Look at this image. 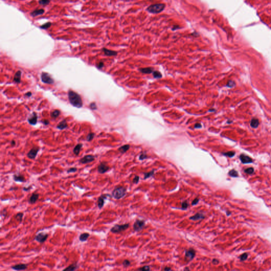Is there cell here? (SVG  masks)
I'll use <instances>...</instances> for the list:
<instances>
[{
  "label": "cell",
  "mask_w": 271,
  "mask_h": 271,
  "mask_svg": "<svg viewBox=\"0 0 271 271\" xmlns=\"http://www.w3.org/2000/svg\"><path fill=\"white\" fill-rule=\"evenodd\" d=\"M27 268V265L25 264H19L12 266V269L17 271H23Z\"/></svg>",
  "instance_id": "obj_16"
},
{
  "label": "cell",
  "mask_w": 271,
  "mask_h": 271,
  "mask_svg": "<svg viewBox=\"0 0 271 271\" xmlns=\"http://www.w3.org/2000/svg\"><path fill=\"white\" fill-rule=\"evenodd\" d=\"M140 72L144 74H150L154 72V69L152 67H147L141 68L139 70Z\"/></svg>",
  "instance_id": "obj_24"
},
{
  "label": "cell",
  "mask_w": 271,
  "mask_h": 271,
  "mask_svg": "<svg viewBox=\"0 0 271 271\" xmlns=\"http://www.w3.org/2000/svg\"><path fill=\"white\" fill-rule=\"evenodd\" d=\"M137 271H150V267L149 265H145L139 268Z\"/></svg>",
  "instance_id": "obj_31"
},
{
  "label": "cell",
  "mask_w": 271,
  "mask_h": 271,
  "mask_svg": "<svg viewBox=\"0 0 271 271\" xmlns=\"http://www.w3.org/2000/svg\"><path fill=\"white\" fill-rule=\"evenodd\" d=\"M129 148H130V146L129 145H125L119 148L118 150L121 153H124L125 152H126L129 149Z\"/></svg>",
  "instance_id": "obj_28"
},
{
  "label": "cell",
  "mask_w": 271,
  "mask_h": 271,
  "mask_svg": "<svg viewBox=\"0 0 271 271\" xmlns=\"http://www.w3.org/2000/svg\"><path fill=\"white\" fill-rule=\"evenodd\" d=\"M41 78L42 82L46 84H52L54 83V79L51 77L49 74L47 73L42 72L41 75Z\"/></svg>",
  "instance_id": "obj_6"
},
{
  "label": "cell",
  "mask_w": 271,
  "mask_h": 271,
  "mask_svg": "<svg viewBox=\"0 0 271 271\" xmlns=\"http://www.w3.org/2000/svg\"><path fill=\"white\" fill-rule=\"evenodd\" d=\"M224 155L225 156H227L229 157H232L235 155V152H233V151H230V152H228L225 153H224Z\"/></svg>",
  "instance_id": "obj_36"
},
{
  "label": "cell",
  "mask_w": 271,
  "mask_h": 271,
  "mask_svg": "<svg viewBox=\"0 0 271 271\" xmlns=\"http://www.w3.org/2000/svg\"><path fill=\"white\" fill-rule=\"evenodd\" d=\"M90 236V234L88 233H83L79 236V240L82 242H84L86 241L88 238V237Z\"/></svg>",
  "instance_id": "obj_27"
},
{
  "label": "cell",
  "mask_w": 271,
  "mask_h": 271,
  "mask_svg": "<svg viewBox=\"0 0 271 271\" xmlns=\"http://www.w3.org/2000/svg\"><path fill=\"white\" fill-rule=\"evenodd\" d=\"M108 195V194H103L101 195L99 198L98 200V205L99 209H101V208L103 207L104 204V200L107 199V196Z\"/></svg>",
  "instance_id": "obj_14"
},
{
  "label": "cell",
  "mask_w": 271,
  "mask_h": 271,
  "mask_svg": "<svg viewBox=\"0 0 271 271\" xmlns=\"http://www.w3.org/2000/svg\"><path fill=\"white\" fill-rule=\"evenodd\" d=\"M13 179L15 182H24L25 181L24 177L22 175L19 174H17L14 175Z\"/></svg>",
  "instance_id": "obj_18"
},
{
  "label": "cell",
  "mask_w": 271,
  "mask_h": 271,
  "mask_svg": "<svg viewBox=\"0 0 271 271\" xmlns=\"http://www.w3.org/2000/svg\"><path fill=\"white\" fill-rule=\"evenodd\" d=\"M42 122H43L44 124H45V125H48V124H49V121L48 120H44Z\"/></svg>",
  "instance_id": "obj_53"
},
{
  "label": "cell",
  "mask_w": 271,
  "mask_h": 271,
  "mask_svg": "<svg viewBox=\"0 0 271 271\" xmlns=\"http://www.w3.org/2000/svg\"><path fill=\"white\" fill-rule=\"evenodd\" d=\"M37 115L36 113L33 112L32 115H31L30 117L28 118V121L29 123L31 125H35L36 124L37 122Z\"/></svg>",
  "instance_id": "obj_15"
},
{
  "label": "cell",
  "mask_w": 271,
  "mask_h": 271,
  "mask_svg": "<svg viewBox=\"0 0 271 271\" xmlns=\"http://www.w3.org/2000/svg\"><path fill=\"white\" fill-rule=\"evenodd\" d=\"M21 71H18L15 75L13 78V81L16 83H20L21 82Z\"/></svg>",
  "instance_id": "obj_22"
},
{
  "label": "cell",
  "mask_w": 271,
  "mask_h": 271,
  "mask_svg": "<svg viewBox=\"0 0 271 271\" xmlns=\"http://www.w3.org/2000/svg\"><path fill=\"white\" fill-rule=\"evenodd\" d=\"M129 227V224L123 225H116L111 229V232L115 233H118L127 230Z\"/></svg>",
  "instance_id": "obj_4"
},
{
  "label": "cell",
  "mask_w": 271,
  "mask_h": 271,
  "mask_svg": "<svg viewBox=\"0 0 271 271\" xmlns=\"http://www.w3.org/2000/svg\"><path fill=\"white\" fill-rule=\"evenodd\" d=\"M51 22H48L46 23H45V24H44L41 25V26L40 27V28H41V29H43L46 30V29H48V28H49L51 27Z\"/></svg>",
  "instance_id": "obj_33"
},
{
  "label": "cell",
  "mask_w": 271,
  "mask_h": 271,
  "mask_svg": "<svg viewBox=\"0 0 271 271\" xmlns=\"http://www.w3.org/2000/svg\"><path fill=\"white\" fill-rule=\"evenodd\" d=\"M131 264V262L130 261L128 260V259H125L122 262V265H124V267H127L128 266H129Z\"/></svg>",
  "instance_id": "obj_38"
},
{
  "label": "cell",
  "mask_w": 271,
  "mask_h": 271,
  "mask_svg": "<svg viewBox=\"0 0 271 271\" xmlns=\"http://www.w3.org/2000/svg\"><path fill=\"white\" fill-rule=\"evenodd\" d=\"M23 216V214L22 213H18L16 216H15V218L17 220L19 221L20 222H21L22 220Z\"/></svg>",
  "instance_id": "obj_35"
},
{
  "label": "cell",
  "mask_w": 271,
  "mask_h": 271,
  "mask_svg": "<svg viewBox=\"0 0 271 271\" xmlns=\"http://www.w3.org/2000/svg\"><path fill=\"white\" fill-rule=\"evenodd\" d=\"M109 170V167L108 166V165L105 163H101L99 165L98 167V172L101 174H104L106 173L107 171Z\"/></svg>",
  "instance_id": "obj_11"
},
{
  "label": "cell",
  "mask_w": 271,
  "mask_h": 271,
  "mask_svg": "<svg viewBox=\"0 0 271 271\" xmlns=\"http://www.w3.org/2000/svg\"><path fill=\"white\" fill-rule=\"evenodd\" d=\"M60 113H61V112H60V111L58 110H54V111H53V112L51 113V118H57L58 116H59Z\"/></svg>",
  "instance_id": "obj_29"
},
{
  "label": "cell",
  "mask_w": 271,
  "mask_h": 271,
  "mask_svg": "<svg viewBox=\"0 0 271 271\" xmlns=\"http://www.w3.org/2000/svg\"><path fill=\"white\" fill-rule=\"evenodd\" d=\"M94 158H95L94 156L93 155H86V156H85L84 157H83L80 159V160H79V163L83 164L90 163L94 161L95 159Z\"/></svg>",
  "instance_id": "obj_9"
},
{
  "label": "cell",
  "mask_w": 271,
  "mask_h": 271,
  "mask_svg": "<svg viewBox=\"0 0 271 271\" xmlns=\"http://www.w3.org/2000/svg\"><path fill=\"white\" fill-rule=\"evenodd\" d=\"M102 50H103V53L105 54V55L108 56H116L118 54V53L116 51L111 50H110V49H107V48H103Z\"/></svg>",
  "instance_id": "obj_17"
},
{
  "label": "cell",
  "mask_w": 271,
  "mask_h": 271,
  "mask_svg": "<svg viewBox=\"0 0 271 271\" xmlns=\"http://www.w3.org/2000/svg\"><path fill=\"white\" fill-rule=\"evenodd\" d=\"M245 172L248 174H252L254 172V169L253 167H249L245 170Z\"/></svg>",
  "instance_id": "obj_37"
},
{
  "label": "cell",
  "mask_w": 271,
  "mask_h": 271,
  "mask_svg": "<svg viewBox=\"0 0 271 271\" xmlns=\"http://www.w3.org/2000/svg\"><path fill=\"white\" fill-rule=\"evenodd\" d=\"M196 252L193 248H190L189 249L185 250V258L187 259L188 261H191L195 257Z\"/></svg>",
  "instance_id": "obj_5"
},
{
  "label": "cell",
  "mask_w": 271,
  "mask_h": 271,
  "mask_svg": "<svg viewBox=\"0 0 271 271\" xmlns=\"http://www.w3.org/2000/svg\"><path fill=\"white\" fill-rule=\"evenodd\" d=\"M11 145H12V146H15V140H12L11 141Z\"/></svg>",
  "instance_id": "obj_56"
},
{
  "label": "cell",
  "mask_w": 271,
  "mask_h": 271,
  "mask_svg": "<svg viewBox=\"0 0 271 271\" xmlns=\"http://www.w3.org/2000/svg\"><path fill=\"white\" fill-rule=\"evenodd\" d=\"M204 218H205V216L203 214H202L201 213H197L194 216H191L189 219L190 220L193 221H198L200 220H202V219H203Z\"/></svg>",
  "instance_id": "obj_13"
},
{
  "label": "cell",
  "mask_w": 271,
  "mask_h": 271,
  "mask_svg": "<svg viewBox=\"0 0 271 271\" xmlns=\"http://www.w3.org/2000/svg\"><path fill=\"white\" fill-rule=\"evenodd\" d=\"M259 120L256 118H253L250 121V126L253 128H257L259 125Z\"/></svg>",
  "instance_id": "obj_25"
},
{
  "label": "cell",
  "mask_w": 271,
  "mask_h": 271,
  "mask_svg": "<svg viewBox=\"0 0 271 271\" xmlns=\"http://www.w3.org/2000/svg\"><path fill=\"white\" fill-rule=\"evenodd\" d=\"M76 170H77V169H76V168H75V167L70 168V169H69L67 170V173H74V172H76Z\"/></svg>",
  "instance_id": "obj_44"
},
{
  "label": "cell",
  "mask_w": 271,
  "mask_h": 271,
  "mask_svg": "<svg viewBox=\"0 0 271 271\" xmlns=\"http://www.w3.org/2000/svg\"><path fill=\"white\" fill-rule=\"evenodd\" d=\"M199 201V198H195V199L194 200L192 201V205H196V204H197V203H198Z\"/></svg>",
  "instance_id": "obj_48"
},
{
  "label": "cell",
  "mask_w": 271,
  "mask_h": 271,
  "mask_svg": "<svg viewBox=\"0 0 271 271\" xmlns=\"http://www.w3.org/2000/svg\"><path fill=\"white\" fill-rule=\"evenodd\" d=\"M95 136V133H88L87 137H86V140L87 141H92V140L93 139L94 137Z\"/></svg>",
  "instance_id": "obj_34"
},
{
  "label": "cell",
  "mask_w": 271,
  "mask_h": 271,
  "mask_svg": "<svg viewBox=\"0 0 271 271\" xmlns=\"http://www.w3.org/2000/svg\"><path fill=\"white\" fill-rule=\"evenodd\" d=\"M139 180V177L138 176H136L133 179V182L135 184H137L138 183Z\"/></svg>",
  "instance_id": "obj_45"
},
{
  "label": "cell",
  "mask_w": 271,
  "mask_h": 271,
  "mask_svg": "<svg viewBox=\"0 0 271 271\" xmlns=\"http://www.w3.org/2000/svg\"><path fill=\"white\" fill-rule=\"evenodd\" d=\"M146 158H147V155L144 153H142L139 157V159H140V160H143V159H145Z\"/></svg>",
  "instance_id": "obj_47"
},
{
  "label": "cell",
  "mask_w": 271,
  "mask_h": 271,
  "mask_svg": "<svg viewBox=\"0 0 271 271\" xmlns=\"http://www.w3.org/2000/svg\"><path fill=\"white\" fill-rule=\"evenodd\" d=\"M234 85H235V84H234V82H232V81H230L228 82V84H227V86H229V87H232Z\"/></svg>",
  "instance_id": "obj_49"
},
{
  "label": "cell",
  "mask_w": 271,
  "mask_h": 271,
  "mask_svg": "<svg viewBox=\"0 0 271 271\" xmlns=\"http://www.w3.org/2000/svg\"><path fill=\"white\" fill-rule=\"evenodd\" d=\"M154 174V170H152L150 172L145 173V178L146 179V178H150V176H152V175H153Z\"/></svg>",
  "instance_id": "obj_39"
},
{
  "label": "cell",
  "mask_w": 271,
  "mask_h": 271,
  "mask_svg": "<svg viewBox=\"0 0 271 271\" xmlns=\"http://www.w3.org/2000/svg\"><path fill=\"white\" fill-rule=\"evenodd\" d=\"M39 198V194H36V193H33L30 196V199H29V202L31 204H33V203H35V202L37 201V200Z\"/></svg>",
  "instance_id": "obj_23"
},
{
  "label": "cell",
  "mask_w": 271,
  "mask_h": 271,
  "mask_svg": "<svg viewBox=\"0 0 271 271\" xmlns=\"http://www.w3.org/2000/svg\"><path fill=\"white\" fill-rule=\"evenodd\" d=\"M247 257H248L247 254H246V253H244V254H242V255L240 256V259H241V261H245V260H246V259H247Z\"/></svg>",
  "instance_id": "obj_43"
},
{
  "label": "cell",
  "mask_w": 271,
  "mask_h": 271,
  "mask_svg": "<svg viewBox=\"0 0 271 271\" xmlns=\"http://www.w3.org/2000/svg\"><path fill=\"white\" fill-rule=\"evenodd\" d=\"M77 268H78L77 264L76 263H75L69 265V266H67L66 268H65L64 270H62V271H75L77 269Z\"/></svg>",
  "instance_id": "obj_19"
},
{
  "label": "cell",
  "mask_w": 271,
  "mask_h": 271,
  "mask_svg": "<svg viewBox=\"0 0 271 271\" xmlns=\"http://www.w3.org/2000/svg\"><path fill=\"white\" fill-rule=\"evenodd\" d=\"M38 151H39V148L38 147L32 148L27 154V156L28 157V158L31 159H35L36 158V157L37 156V153H38Z\"/></svg>",
  "instance_id": "obj_10"
},
{
  "label": "cell",
  "mask_w": 271,
  "mask_h": 271,
  "mask_svg": "<svg viewBox=\"0 0 271 271\" xmlns=\"http://www.w3.org/2000/svg\"><path fill=\"white\" fill-rule=\"evenodd\" d=\"M82 147H83L82 144H78L76 145V146L75 147V148H74V150H73V152L74 154H75V155H78Z\"/></svg>",
  "instance_id": "obj_26"
},
{
  "label": "cell",
  "mask_w": 271,
  "mask_h": 271,
  "mask_svg": "<svg viewBox=\"0 0 271 271\" xmlns=\"http://www.w3.org/2000/svg\"><path fill=\"white\" fill-rule=\"evenodd\" d=\"M68 99L70 104L74 107L80 108L83 106V101L81 96L78 93L72 90H70L68 93Z\"/></svg>",
  "instance_id": "obj_1"
},
{
  "label": "cell",
  "mask_w": 271,
  "mask_h": 271,
  "mask_svg": "<svg viewBox=\"0 0 271 271\" xmlns=\"http://www.w3.org/2000/svg\"><path fill=\"white\" fill-rule=\"evenodd\" d=\"M202 127V125L200 124H196L194 125L195 128H200Z\"/></svg>",
  "instance_id": "obj_52"
},
{
  "label": "cell",
  "mask_w": 271,
  "mask_h": 271,
  "mask_svg": "<svg viewBox=\"0 0 271 271\" xmlns=\"http://www.w3.org/2000/svg\"><path fill=\"white\" fill-rule=\"evenodd\" d=\"M230 176L233 177V178H236V177L238 176V172L235 170H230V172L228 173Z\"/></svg>",
  "instance_id": "obj_30"
},
{
  "label": "cell",
  "mask_w": 271,
  "mask_h": 271,
  "mask_svg": "<svg viewBox=\"0 0 271 271\" xmlns=\"http://www.w3.org/2000/svg\"><path fill=\"white\" fill-rule=\"evenodd\" d=\"M165 8V4L158 3L150 5L147 8V10L151 13H159L163 11Z\"/></svg>",
  "instance_id": "obj_2"
},
{
  "label": "cell",
  "mask_w": 271,
  "mask_h": 271,
  "mask_svg": "<svg viewBox=\"0 0 271 271\" xmlns=\"http://www.w3.org/2000/svg\"><path fill=\"white\" fill-rule=\"evenodd\" d=\"M48 234L44 232H40L35 236V240L40 243H43L47 240Z\"/></svg>",
  "instance_id": "obj_8"
},
{
  "label": "cell",
  "mask_w": 271,
  "mask_h": 271,
  "mask_svg": "<svg viewBox=\"0 0 271 271\" xmlns=\"http://www.w3.org/2000/svg\"><path fill=\"white\" fill-rule=\"evenodd\" d=\"M67 127H68V125L67 124V122L65 120H63L61 122H59V124H58L57 126V128L60 130H63L65 129H66Z\"/></svg>",
  "instance_id": "obj_20"
},
{
  "label": "cell",
  "mask_w": 271,
  "mask_h": 271,
  "mask_svg": "<svg viewBox=\"0 0 271 271\" xmlns=\"http://www.w3.org/2000/svg\"><path fill=\"white\" fill-rule=\"evenodd\" d=\"M183 271H190V268H189V267H188V266H186V267H185L184 268V269Z\"/></svg>",
  "instance_id": "obj_54"
},
{
  "label": "cell",
  "mask_w": 271,
  "mask_h": 271,
  "mask_svg": "<svg viewBox=\"0 0 271 271\" xmlns=\"http://www.w3.org/2000/svg\"><path fill=\"white\" fill-rule=\"evenodd\" d=\"M212 263L215 265H217L219 263V261L217 259H213L212 260Z\"/></svg>",
  "instance_id": "obj_50"
},
{
  "label": "cell",
  "mask_w": 271,
  "mask_h": 271,
  "mask_svg": "<svg viewBox=\"0 0 271 271\" xmlns=\"http://www.w3.org/2000/svg\"><path fill=\"white\" fill-rule=\"evenodd\" d=\"M126 194V189L124 187H118L113 191L112 196L116 199H120L124 196Z\"/></svg>",
  "instance_id": "obj_3"
},
{
  "label": "cell",
  "mask_w": 271,
  "mask_h": 271,
  "mask_svg": "<svg viewBox=\"0 0 271 271\" xmlns=\"http://www.w3.org/2000/svg\"><path fill=\"white\" fill-rule=\"evenodd\" d=\"M45 12V10L43 8H41V9H36L35 10L33 11L31 13V15L33 17L36 16L37 15H41L42 14H44Z\"/></svg>",
  "instance_id": "obj_21"
},
{
  "label": "cell",
  "mask_w": 271,
  "mask_h": 271,
  "mask_svg": "<svg viewBox=\"0 0 271 271\" xmlns=\"http://www.w3.org/2000/svg\"><path fill=\"white\" fill-rule=\"evenodd\" d=\"M171 270H172V269H171L170 267L166 266L165 267H164V271H170Z\"/></svg>",
  "instance_id": "obj_51"
},
{
  "label": "cell",
  "mask_w": 271,
  "mask_h": 271,
  "mask_svg": "<svg viewBox=\"0 0 271 271\" xmlns=\"http://www.w3.org/2000/svg\"><path fill=\"white\" fill-rule=\"evenodd\" d=\"M188 206H189V204H188L187 202L186 201L183 202V203H182V208L183 209H186L188 207Z\"/></svg>",
  "instance_id": "obj_40"
},
{
  "label": "cell",
  "mask_w": 271,
  "mask_h": 271,
  "mask_svg": "<svg viewBox=\"0 0 271 271\" xmlns=\"http://www.w3.org/2000/svg\"><path fill=\"white\" fill-rule=\"evenodd\" d=\"M239 158H240L242 163L243 164H249L252 163L253 162L252 158H250L248 156L245 155V154H241L240 157H239Z\"/></svg>",
  "instance_id": "obj_12"
},
{
  "label": "cell",
  "mask_w": 271,
  "mask_h": 271,
  "mask_svg": "<svg viewBox=\"0 0 271 271\" xmlns=\"http://www.w3.org/2000/svg\"><path fill=\"white\" fill-rule=\"evenodd\" d=\"M145 226V221L142 220H137L133 224V230L135 232H140Z\"/></svg>",
  "instance_id": "obj_7"
},
{
  "label": "cell",
  "mask_w": 271,
  "mask_h": 271,
  "mask_svg": "<svg viewBox=\"0 0 271 271\" xmlns=\"http://www.w3.org/2000/svg\"><path fill=\"white\" fill-rule=\"evenodd\" d=\"M50 2V1H45V0H43V1H42H42H39V4H40V5H48Z\"/></svg>",
  "instance_id": "obj_41"
},
{
  "label": "cell",
  "mask_w": 271,
  "mask_h": 271,
  "mask_svg": "<svg viewBox=\"0 0 271 271\" xmlns=\"http://www.w3.org/2000/svg\"><path fill=\"white\" fill-rule=\"evenodd\" d=\"M104 66V63L102 62H100L97 65V67L99 68V69H101V68H102Z\"/></svg>",
  "instance_id": "obj_46"
},
{
  "label": "cell",
  "mask_w": 271,
  "mask_h": 271,
  "mask_svg": "<svg viewBox=\"0 0 271 271\" xmlns=\"http://www.w3.org/2000/svg\"><path fill=\"white\" fill-rule=\"evenodd\" d=\"M31 95H32V93H31V92H28V93L25 94V96H27L28 97H30V96H31Z\"/></svg>",
  "instance_id": "obj_55"
},
{
  "label": "cell",
  "mask_w": 271,
  "mask_h": 271,
  "mask_svg": "<svg viewBox=\"0 0 271 271\" xmlns=\"http://www.w3.org/2000/svg\"><path fill=\"white\" fill-rule=\"evenodd\" d=\"M90 107L91 108V109L92 110H96L97 109V107H96V103L95 102H93L92 103H91L90 105Z\"/></svg>",
  "instance_id": "obj_42"
},
{
  "label": "cell",
  "mask_w": 271,
  "mask_h": 271,
  "mask_svg": "<svg viewBox=\"0 0 271 271\" xmlns=\"http://www.w3.org/2000/svg\"><path fill=\"white\" fill-rule=\"evenodd\" d=\"M153 73V76L154 77V78H160L162 77V74L158 72V71H154Z\"/></svg>",
  "instance_id": "obj_32"
}]
</instances>
